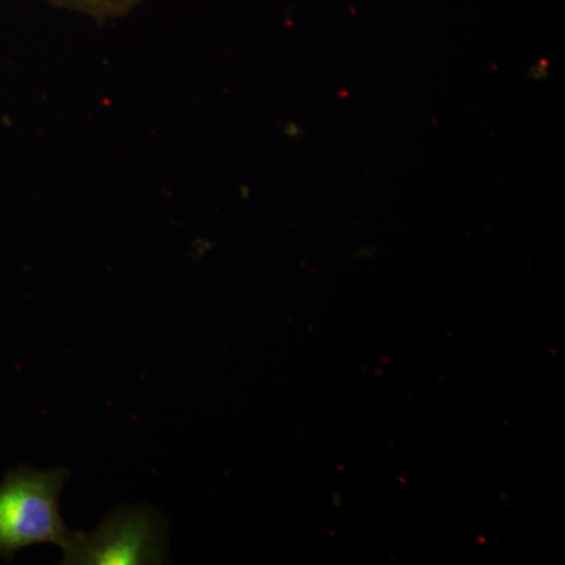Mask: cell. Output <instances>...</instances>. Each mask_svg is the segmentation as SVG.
Instances as JSON below:
<instances>
[{
	"label": "cell",
	"mask_w": 565,
	"mask_h": 565,
	"mask_svg": "<svg viewBox=\"0 0 565 565\" xmlns=\"http://www.w3.org/2000/svg\"><path fill=\"white\" fill-rule=\"evenodd\" d=\"M68 470L36 471L20 467L0 482V557L13 561L36 544L63 546L71 531L61 514Z\"/></svg>",
	"instance_id": "1"
},
{
	"label": "cell",
	"mask_w": 565,
	"mask_h": 565,
	"mask_svg": "<svg viewBox=\"0 0 565 565\" xmlns=\"http://www.w3.org/2000/svg\"><path fill=\"white\" fill-rule=\"evenodd\" d=\"M169 525L150 505L111 512L92 533H70L63 544L66 565H150L169 563Z\"/></svg>",
	"instance_id": "2"
},
{
	"label": "cell",
	"mask_w": 565,
	"mask_h": 565,
	"mask_svg": "<svg viewBox=\"0 0 565 565\" xmlns=\"http://www.w3.org/2000/svg\"><path fill=\"white\" fill-rule=\"evenodd\" d=\"M65 9L81 11L98 21L125 17L140 0H51Z\"/></svg>",
	"instance_id": "3"
}]
</instances>
